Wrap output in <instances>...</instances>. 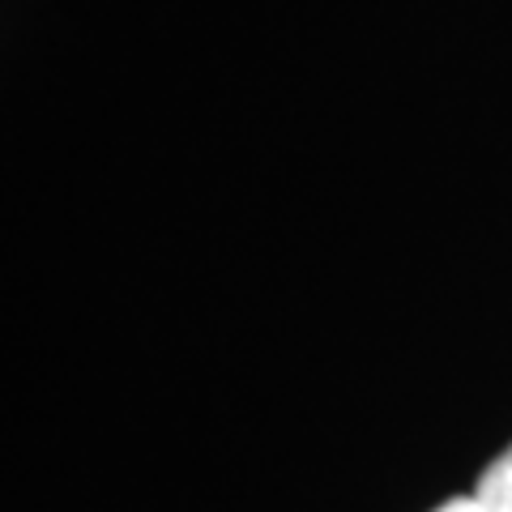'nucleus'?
<instances>
[{
    "label": "nucleus",
    "instance_id": "obj_1",
    "mask_svg": "<svg viewBox=\"0 0 512 512\" xmlns=\"http://www.w3.org/2000/svg\"><path fill=\"white\" fill-rule=\"evenodd\" d=\"M474 500L483 512H512V444L483 470L474 487Z\"/></svg>",
    "mask_w": 512,
    "mask_h": 512
},
{
    "label": "nucleus",
    "instance_id": "obj_2",
    "mask_svg": "<svg viewBox=\"0 0 512 512\" xmlns=\"http://www.w3.org/2000/svg\"><path fill=\"white\" fill-rule=\"evenodd\" d=\"M436 512H483V508H478L474 495H466V500H444Z\"/></svg>",
    "mask_w": 512,
    "mask_h": 512
}]
</instances>
